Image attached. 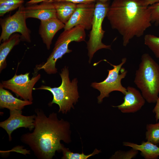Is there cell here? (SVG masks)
I'll list each match as a JSON object with an SVG mask.
<instances>
[{
    "mask_svg": "<svg viewBox=\"0 0 159 159\" xmlns=\"http://www.w3.org/2000/svg\"><path fill=\"white\" fill-rule=\"evenodd\" d=\"M33 132L22 134L21 142L27 145L39 159H52L56 151H62L64 145L71 141L70 124L67 121L59 120L53 112L47 116L41 110L36 109Z\"/></svg>",
    "mask_w": 159,
    "mask_h": 159,
    "instance_id": "cell-1",
    "label": "cell"
},
{
    "mask_svg": "<svg viewBox=\"0 0 159 159\" xmlns=\"http://www.w3.org/2000/svg\"><path fill=\"white\" fill-rule=\"evenodd\" d=\"M148 6L145 0H114L110 6L106 17L112 28L122 36L124 46L151 26Z\"/></svg>",
    "mask_w": 159,
    "mask_h": 159,
    "instance_id": "cell-2",
    "label": "cell"
},
{
    "mask_svg": "<svg viewBox=\"0 0 159 159\" xmlns=\"http://www.w3.org/2000/svg\"><path fill=\"white\" fill-rule=\"evenodd\" d=\"M141 59L134 83L148 102L155 103L159 94V65L148 53Z\"/></svg>",
    "mask_w": 159,
    "mask_h": 159,
    "instance_id": "cell-3",
    "label": "cell"
},
{
    "mask_svg": "<svg viewBox=\"0 0 159 159\" xmlns=\"http://www.w3.org/2000/svg\"><path fill=\"white\" fill-rule=\"evenodd\" d=\"M62 83L58 87L52 88L49 86L42 85L33 90H44L50 92L53 96V99L49 104L58 105L59 107V112L66 114L71 108H74L75 104L79 97L77 89V80L74 78L71 82L69 77L68 67H64L60 74Z\"/></svg>",
    "mask_w": 159,
    "mask_h": 159,
    "instance_id": "cell-4",
    "label": "cell"
},
{
    "mask_svg": "<svg viewBox=\"0 0 159 159\" xmlns=\"http://www.w3.org/2000/svg\"><path fill=\"white\" fill-rule=\"evenodd\" d=\"M85 29L81 25H77L67 30L60 34L56 41L53 51L46 62L37 67L39 70L43 69L48 74L56 73L57 69L56 63L64 55L72 52L68 48L69 44L73 41L79 42L85 41L86 37Z\"/></svg>",
    "mask_w": 159,
    "mask_h": 159,
    "instance_id": "cell-5",
    "label": "cell"
},
{
    "mask_svg": "<svg viewBox=\"0 0 159 159\" xmlns=\"http://www.w3.org/2000/svg\"><path fill=\"white\" fill-rule=\"evenodd\" d=\"M110 7L108 1L97 0L95 4L94 14L89 40L87 43L88 55L90 63L94 54L98 50L106 49H111L110 45L102 42L105 32L102 28V23Z\"/></svg>",
    "mask_w": 159,
    "mask_h": 159,
    "instance_id": "cell-6",
    "label": "cell"
},
{
    "mask_svg": "<svg viewBox=\"0 0 159 159\" xmlns=\"http://www.w3.org/2000/svg\"><path fill=\"white\" fill-rule=\"evenodd\" d=\"M103 61L106 62L113 67L111 69H108V74L106 78L103 81L97 82H94L91 84V86L98 90L100 95L97 97L98 103H101L103 99L108 97L109 94L114 91H118L124 95L127 91V89L123 87L121 80L124 78L127 73V70L122 67L126 62L127 58L122 59L121 62L119 64H112L106 59Z\"/></svg>",
    "mask_w": 159,
    "mask_h": 159,
    "instance_id": "cell-7",
    "label": "cell"
},
{
    "mask_svg": "<svg viewBox=\"0 0 159 159\" xmlns=\"http://www.w3.org/2000/svg\"><path fill=\"white\" fill-rule=\"evenodd\" d=\"M24 7L22 5L13 15L0 19L2 31L0 42L8 39L14 33L21 34V40L28 42H31L30 30L27 27L26 20Z\"/></svg>",
    "mask_w": 159,
    "mask_h": 159,
    "instance_id": "cell-8",
    "label": "cell"
},
{
    "mask_svg": "<svg viewBox=\"0 0 159 159\" xmlns=\"http://www.w3.org/2000/svg\"><path fill=\"white\" fill-rule=\"evenodd\" d=\"M30 73L17 75L8 80L2 81L0 85L4 88L9 89L16 95L24 100L32 101V90L35 84L40 78L41 75L38 74L30 79Z\"/></svg>",
    "mask_w": 159,
    "mask_h": 159,
    "instance_id": "cell-9",
    "label": "cell"
},
{
    "mask_svg": "<svg viewBox=\"0 0 159 159\" xmlns=\"http://www.w3.org/2000/svg\"><path fill=\"white\" fill-rule=\"evenodd\" d=\"M95 2L77 4V8L68 22L64 30L77 25H81L85 29H91L94 14Z\"/></svg>",
    "mask_w": 159,
    "mask_h": 159,
    "instance_id": "cell-10",
    "label": "cell"
},
{
    "mask_svg": "<svg viewBox=\"0 0 159 159\" xmlns=\"http://www.w3.org/2000/svg\"><path fill=\"white\" fill-rule=\"evenodd\" d=\"M9 111V117L6 120L0 122V126L6 131L9 140L11 141V133L17 129L23 127L28 128L30 131L33 130L35 115L25 116L22 115L21 110Z\"/></svg>",
    "mask_w": 159,
    "mask_h": 159,
    "instance_id": "cell-11",
    "label": "cell"
},
{
    "mask_svg": "<svg viewBox=\"0 0 159 159\" xmlns=\"http://www.w3.org/2000/svg\"><path fill=\"white\" fill-rule=\"evenodd\" d=\"M126 89L123 102L119 105L112 106L117 108L123 113H135L141 109L145 103V100L141 93L135 87L128 86Z\"/></svg>",
    "mask_w": 159,
    "mask_h": 159,
    "instance_id": "cell-12",
    "label": "cell"
},
{
    "mask_svg": "<svg viewBox=\"0 0 159 159\" xmlns=\"http://www.w3.org/2000/svg\"><path fill=\"white\" fill-rule=\"evenodd\" d=\"M24 11L26 19L35 18L41 21L57 18L56 10L52 1H43L39 4L27 5L24 7Z\"/></svg>",
    "mask_w": 159,
    "mask_h": 159,
    "instance_id": "cell-13",
    "label": "cell"
},
{
    "mask_svg": "<svg viewBox=\"0 0 159 159\" xmlns=\"http://www.w3.org/2000/svg\"><path fill=\"white\" fill-rule=\"evenodd\" d=\"M64 26L65 24L57 18L41 21L39 33L47 49H50L56 34Z\"/></svg>",
    "mask_w": 159,
    "mask_h": 159,
    "instance_id": "cell-14",
    "label": "cell"
},
{
    "mask_svg": "<svg viewBox=\"0 0 159 159\" xmlns=\"http://www.w3.org/2000/svg\"><path fill=\"white\" fill-rule=\"evenodd\" d=\"M32 101L22 100L14 97L8 91L0 85V108L9 110H21L26 105H31Z\"/></svg>",
    "mask_w": 159,
    "mask_h": 159,
    "instance_id": "cell-15",
    "label": "cell"
},
{
    "mask_svg": "<svg viewBox=\"0 0 159 159\" xmlns=\"http://www.w3.org/2000/svg\"><path fill=\"white\" fill-rule=\"evenodd\" d=\"M123 145L140 151V155L145 159H156L159 157V147L149 141H143L140 145L124 141Z\"/></svg>",
    "mask_w": 159,
    "mask_h": 159,
    "instance_id": "cell-16",
    "label": "cell"
},
{
    "mask_svg": "<svg viewBox=\"0 0 159 159\" xmlns=\"http://www.w3.org/2000/svg\"><path fill=\"white\" fill-rule=\"evenodd\" d=\"M21 36L17 33L12 34L9 38L4 41L0 46V72L6 66V58L15 46L19 43Z\"/></svg>",
    "mask_w": 159,
    "mask_h": 159,
    "instance_id": "cell-17",
    "label": "cell"
},
{
    "mask_svg": "<svg viewBox=\"0 0 159 159\" xmlns=\"http://www.w3.org/2000/svg\"><path fill=\"white\" fill-rule=\"evenodd\" d=\"M57 18L65 24L75 11L77 4L67 1H53Z\"/></svg>",
    "mask_w": 159,
    "mask_h": 159,
    "instance_id": "cell-18",
    "label": "cell"
},
{
    "mask_svg": "<svg viewBox=\"0 0 159 159\" xmlns=\"http://www.w3.org/2000/svg\"><path fill=\"white\" fill-rule=\"evenodd\" d=\"M24 0H0V16L14 11L23 5Z\"/></svg>",
    "mask_w": 159,
    "mask_h": 159,
    "instance_id": "cell-19",
    "label": "cell"
},
{
    "mask_svg": "<svg viewBox=\"0 0 159 159\" xmlns=\"http://www.w3.org/2000/svg\"><path fill=\"white\" fill-rule=\"evenodd\" d=\"M145 139L147 141L158 145L159 144V121L155 124H147Z\"/></svg>",
    "mask_w": 159,
    "mask_h": 159,
    "instance_id": "cell-20",
    "label": "cell"
},
{
    "mask_svg": "<svg viewBox=\"0 0 159 159\" xmlns=\"http://www.w3.org/2000/svg\"><path fill=\"white\" fill-rule=\"evenodd\" d=\"M144 44L153 52L155 56L159 59V37L148 34L144 37Z\"/></svg>",
    "mask_w": 159,
    "mask_h": 159,
    "instance_id": "cell-21",
    "label": "cell"
},
{
    "mask_svg": "<svg viewBox=\"0 0 159 159\" xmlns=\"http://www.w3.org/2000/svg\"><path fill=\"white\" fill-rule=\"evenodd\" d=\"M63 156L62 159H87L90 156H94L101 152L100 150H98L95 149L94 152L91 154L86 155L84 153L80 154L78 153H73L67 148L64 147L63 148L62 151Z\"/></svg>",
    "mask_w": 159,
    "mask_h": 159,
    "instance_id": "cell-22",
    "label": "cell"
},
{
    "mask_svg": "<svg viewBox=\"0 0 159 159\" xmlns=\"http://www.w3.org/2000/svg\"><path fill=\"white\" fill-rule=\"evenodd\" d=\"M138 151L132 148L127 151L119 150L115 152L111 158L117 159H131L138 154Z\"/></svg>",
    "mask_w": 159,
    "mask_h": 159,
    "instance_id": "cell-23",
    "label": "cell"
},
{
    "mask_svg": "<svg viewBox=\"0 0 159 159\" xmlns=\"http://www.w3.org/2000/svg\"><path fill=\"white\" fill-rule=\"evenodd\" d=\"M152 23L156 26L159 25V2L149 6Z\"/></svg>",
    "mask_w": 159,
    "mask_h": 159,
    "instance_id": "cell-24",
    "label": "cell"
},
{
    "mask_svg": "<svg viewBox=\"0 0 159 159\" xmlns=\"http://www.w3.org/2000/svg\"><path fill=\"white\" fill-rule=\"evenodd\" d=\"M97 0H52L53 1H67L76 4L95 2Z\"/></svg>",
    "mask_w": 159,
    "mask_h": 159,
    "instance_id": "cell-25",
    "label": "cell"
},
{
    "mask_svg": "<svg viewBox=\"0 0 159 159\" xmlns=\"http://www.w3.org/2000/svg\"><path fill=\"white\" fill-rule=\"evenodd\" d=\"M155 103V105L152 112L155 114L156 121L158 122V121H159V97L157 99Z\"/></svg>",
    "mask_w": 159,
    "mask_h": 159,
    "instance_id": "cell-26",
    "label": "cell"
},
{
    "mask_svg": "<svg viewBox=\"0 0 159 159\" xmlns=\"http://www.w3.org/2000/svg\"><path fill=\"white\" fill-rule=\"evenodd\" d=\"M48 1H52V0H30L26 2V4L27 5H31L34 4H37L39 3Z\"/></svg>",
    "mask_w": 159,
    "mask_h": 159,
    "instance_id": "cell-27",
    "label": "cell"
},
{
    "mask_svg": "<svg viewBox=\"0 0 159 159\" xmlns=\"http://www.w3.org/2000/svg\"><path fill=\"white\" fill-rule=\"evenodd\" d=\"M146 4L150 6L157 3L159 2V0H145Z\"/></svg>",
    "mask_w": 159,
    "mask_h": 159,
    "instance_id": "cell-28",
    "label": "cell"
},
{
    "mask_svg": "<svg viewBox=\"0 0 159 159\" xmlns=\"http://www.w3.org/2000/svg\"><path fill=\"white\" fill-rule=\"evenodd\" d=\"M100 1H108L110 0H98Z\"/></svg>",
    "mask_w": 159,
    "mask_h": 159,
    "instance_id": "cell-29",
    "label": "cell"
}]
</instances>
